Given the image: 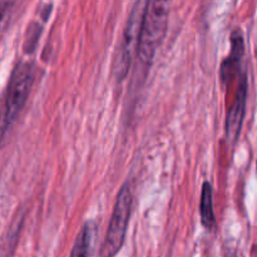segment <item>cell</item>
Segmentation results:
<instances>
[{
    "instance_id": "1",
    "label": "cell",
    "mask_w": 257,
    "mask_h": 257,
    "mask_svg": "<svg viewBox=\"0 0 257 257\" xmlns=\"http://www.w3.org/2000/svg\"><path fill=\"white\" fill-rule=\"evenodd\" d=\"M34 65L29 62L18 63L13 70L5 93V102L0 118V141L24 108L34 83Z\"/></svg>"
},
{
    "instance_id": "2",
    "label": "cell",
    "mask_w": 257,
    "mask_h": 257,
    "mask_svg": "<svg viewBox=\"0 0 257 257\" xmlns=\"http://www.w3.org/2000/svg\"><path fill=\"white\" fill-rule=\"evenodd\" d=\"M168 14V3L157 0L147 2L137 48L138 59L142 64L150 65L155 58L167 30Z\"/></svg>"
},
{
    "instance_id": "3",
    "label": "cell",
    "mask_w": 257,
    "mask_h": 257,
    "mask_svg": "<svg viewBox=\"0 0 257 257\" xmlns=\"http://www.w3.org/2000/svg\"><path fill=\"white\" fill-rule=\"evenodd\" d=\"M132 188L130 182H125L118 193L109 226L100 247V257H114L122 248L132 212Z\"/></svg>"
},
{
    "instance_id": "4",
    "label": "cell",
    "mask_w": 257,
    "mask_h": 257,
    "mask_svg": "<svg viewBox=\"0 0 257 257\" xmlns=\"http://www.w3.org/2000/svg\"><path fill=\"white\" fill-rule=\"evenodd\" d=\"M146 7H147V2H137L128 18L124 33H123L122 43H120L119 50H118V57L115 59L114 73L119 80H122L127 75L133 50L135 48H138L141 25H142Z\"/></svg>"
},
{
    "instance_id": "5",
    "label": "cell",
    "mask_w": 257,
    "mask_h": 257,
    "mask_svg": "<svg viewBox=\"0 0 257 257\" xmlns=\"http://www.w3.org/2000/svg\"><path fill=\"white\" fill-rule=\"evenodd\" d=\"M246 99H247V77L246 73H242L238 80L235 99L228 109L227 118H226V138L231 145H235L241 133L246 112Z\"/></svg>"
},
{
    "instance_id": "6",
    "label": "cell",
    "mask_w": 257,
    "mask_h": 257,
    "mask_svg": "<svg viewBox=\"0 0 257 257\" xmlns=\"http://www.w3.org/2000/svg\"><path fill=\"white\" fill-rule=\"evenodd\" d=\"M97 232V223L94 221H87L78 233L70 257H92L95 247Z\"/></svg>"
},
{
    "instance_id": "7",
    "label": "cell",
    "mask_w": 257,
    "mask_h": 257,
    "mask_svg": "<svg viewBox=\"0 0 257 257\" xmlns=\"http://www.w3.org/2000/svg\"><path fill=\"white\" fill-rule=\"evenodd\" d=\"M243 38L240 30H235L231 35V54L227 59L223 62L221 67V78L223 82H228L233 75V73L240 70V63L243 57Z\"/></svg>"
},
{
    "instance_id": "8",
    "label": "cell",
    "mask_w": 257,
    "mask_h": 257,
    "mask_svg": "<svg viewBox=\"0 0 257 257\" xmlns=\"http://www.w3.org/2000/svg\"><path fill=\"white\" fill-rule=\"evenodd\" d=\"M200 213L201 222L203 227L207 230H212L215 226V213H213V198H212V187L210 182H205L202 186L200 202Z\"/></svg>"
},
{
    "instance_id": "9",
    "label": "cell",
    "mask_w": 257,
    "mask_h": 257,
    "mask_svg": "<svg viewBox=\"0 0 257 257\" xmlns=\"http://www.w3.org/2000/svg\"><path fill=\"white\" fill-rule=\"evenodd\" d=\"M17 2H10V0H0V37L5 29L9 25L10 19H12L13 14H14L15 7H17Z\"/></svg>"
},
{
    "instance_id": "10",
    "label": "cell",
    "mask_w": 257,
    "mask_h": 257,
    "mask_svg": "<svg viewBox=\"0 0 257 257\" xmlns=\"http://www.w3.org/2000/svg\"><path fill=\"white\" fill-rule=\"evenodd\" d=\"M40 33H42V27L38 23H32L28 28L27 38H25L24 49L27 53H32L34 48L37 47V43L39 40Z\"/></svg>"
},
{
    "instance_id": "11",
    "label": "cell",
    "mask_w": 257,
    "mask_h": 257,
    "mask_svg": "<svg viewBox=\"0 0 257 257\" xmlns=\"http://www.w3.org/2000/svg\"><path fill=\"white\" fill-rule=\"evenodd\" d=\"M226 257H238V256L235 251L230 250V251H227V253H226Z\"/></svg>"
},
{
    "instance_id": "12",
    "label": "cell",
    "mask_w": 257,
    "mask_h": 257,
    "mask_svg": "<svg viewBox=\"0 0 257 257\" xmlns=\"http://www.w3.org/2000/svg\"><path fill=\"white\" fill-rule=\"evenodd\" d=\"M256 170H257V165H256Z\"/></svg>"
}]
</instances>
